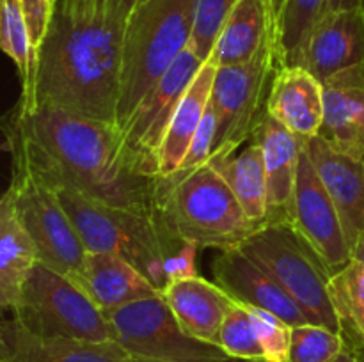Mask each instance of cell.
Here are the masks:
<instances>
[{
	"label": "cell",
	"instance_id": "1",
	"mask_svg": "<svg viewBox=\"0 0 364 362\" xmlns=\"http://www.w3.org/2000/svg\"><path fill=\"white\" fill-rule=\"evenodd\" d=\"M13 162L50 187H68L103 204L155 215L156 177L137 170L117 124L59 110L14 106L4 124Z\"/></svg>",
	"mask_w": 364,
	"mask_h": 362
},
{
	"label": "cell",
	"instance_id": "2",
	"mask_svg": "<svg viewBox=\"0 0 364 362\" xmlns=\"http://www.w3.org/2000/svg\"><path fill=\"white\" fill-rule=\"evenodd\" d=\"M124 27L107 7L55 0L31 98L20 99L18 109L43 106L117 124Z\"/></svg>",
	"mask_w": 364,
	"mask_h": 362
},
{
	"label": "cell",
	"instance_id": "3",
	"mask_svg": "<svg viewBox=\"0 0 364 362\" xmlns=\"http://www.w3.org/2000/svg\"><path fill=\"white\" fill-rule=\"evenodd\" d=\"M155 215L174 241L194 243L199 248L240 247L259 229L210 163L188 172L156 177Z\"/></svg>",
	"mask_w": 364,
	"mask_h": 362
},
{
	"label": "cell",
	"instance_id": "4",
	"mask_svg": "<svg viewBox=\"0 0 364 362\" xmlns=\"http://www.w3.org/2000/svg\"><path fill=\"white\" fill-rule=\"evenodd\" d=\"M198 0H142L127 20L117 126H123L139 103L171 64L188 48Z\"/></svg>",
	"mask_w": 364,
	"mask_h": 362
},
{
	"label": "cell",
	"instance_id": "5",
	"mask_svg": "<svg viewBox=\"0 0 364 362\" xmlns=\"http://www.w3.org/2000/svg\"><path fill=\"white\" fill-rule=\"evenodd\" d=\"M52 188L85 251L121 256L137 266L160 291L166 290L167 259L183 241H174L160 226L156 215L103 204L73 188Z\"/></svg>",
	"mask_w": 364,
	"mask_h": 362
},
{
	"label": "cell",
	"instance_id": "6",
	"mask_svg": "<svg viewBox=\"0 0 364 362\" xmlns=\"http://www.w3.org/2000/svg\"><path fill=\"white\" fill-rule=\"evenodd\" d=\"M238 248L276 279L297 302L309 323L343 334L329 295L334 272L290 224H265Z\"/></svg>",
	"mask_w": 364,
	"mask_h": 362
},
{
	"label": "cell",
	"instance_id": "7",
	"mask_svg": "<svg viewBox=\"0 0 364 362\" xmlns=\"http://www.w3.org/2000/svg\"><path fill=\"white\" fill-rule=\"evenodd\" d=\"M13 318L45 339L116 343L105 312L73 280L43 263L28 275Z\"/></svg>",
	"mask_w": 364,
	"mask_h": 362
},
{
	"label": "cell",
	"instance_id": "8",
	"mask_svg": "<svg viewBox=\"0 0 364 362\" xmlns=\"http://www.w3.org/2000/svg\"><path fill=\"white\" fill-rule=\"evenodd\" d=\"M7 192L21 226L38 248L39 263L73 280L87 251L55 190L23 163L13 162V177Z\"/></svg>",
	"mask_w": 364,
	"mask_h": 362
},
{
	"label": "cell",
	"instance_id": "9",
	"mask_svg": "<svg viewBox=\"0 0 364 362\" xmlns=\"http://www.w3.org/2000/svg\"><path fill=\"white\" fill-rule=\"evenodd\" d=\"M276 70L274 41L249 62L217 67L210 98L219 121L212 158L231 156L244 142L251 141L265 112L263 103H267L265 96L272 85L270 75Z\"/></svg>",
	"mask_w": 364,
	"mask_h": 362
},
{
	"label": "cell",
	"instance_id": "10",
	"mask_svg": "<svg viewBox=\"0 0 364 362\" xmlns=\"http://www.w3.org/2000/svg\"><path fill=\"white\" fill-rule=\"evenodd\" d=\"M105 314L116 343L134 358L176 362L230 357L217 344L188 336L176 322L164 295L123 305Z\"/></svg>",
	"mask_w": 364,
	"mask_h": 362
},
{
	"label": "cell",
	"instance_id": "11",
	"mask_svg": "<svg viewBox=\"0 0 364 362\" xmlns=\"http://www.w3.org/2000/svg\"><path fill=\"white\" fill-rule=\"evenodd\" d=\"M201 66L203 60L191 48H185L119 128L130 160L146 176L156 177L160 144Z\"/></svg>",
	"mask_w": 364,
	"mask_h": 362
},
{
	"label": "cell",
	"instance_id": "12",
	"mask_svg": "<svg viewBox=\"0 0 364 362\" xmlns=\"http://www.w3.org/2000/svg\"><path fill=\"white\" fill-rule=\"evenodd\" d=\"M288 224L308 241L333 272L352 261V248L345 236L338 209L313 165L306 142L299 158Z\"/></svg>",
	"mask_w": 364,
	"mask_h": 362
},
{
	"label": "cell",
	"instance_id": "13",
	"mask_svg": "<svg viewBox=\"0 0 364 362\" xmlns=\"http://www.w3.org/2000/svg\"><path fill=\"white\" fill-rule=\"evenodd\" d=\"M359 64H364V6L329 11L313 28L297 66L326 82Z\"/></svg>",
	"mask_w": 364,
	"mask_h": 362
},
{
	"label": "cell",
	"instance_id": "14",
	"mask_svg": "<svg viewBox=\"0 0 364 362\" xmlns=\"http://www.w3.org/2000/svg\"><path fill=\"white\" fill-rule=\"evenodd\" d=\"M323 123L318 137L334 151L364 162V64L322 82Z\"/></svg>",
	"mask_w": 364,
	"mask_h": 362
},
{
	"label": "cell",
	"instance_id": "15",
	"mask_svg": "<svg viewBox=\"0 0 364 362\" xmlns=\"http://www.w3.org/2000/svg\"><path fill=\"white\" fill-rule=\"evenodd\" d=\"M212 268L219 286L235 300L265 309L279 316L290 327L309 323L297 302L276 283L274 277H270L238 247L220 251V254L213 259Z\"/></svg>",
	"mask_w": 364,
	"mask_h": 362
},
{
	"label": "cell",
	"instance_id": "16",
	"mask_svg": "<svg viewBox=\"0 0 364 362\" xmlns=\"http://www.w3.org/2000/svg\"><path fill=\"white\" fill-rule=\"evenodd\" d=\"M73 283L103 312L162 295L137 266L112 252H85L82 268Z\"/></svg>",
	"mask_w": 364,
	"mask_h": 362
},
{
	"label": "cell",
	"instance_id": "17",
	"mask_svg": "<svg viewBox=\"0 0 364 362\" xmlns=\"http://www.w3.org/2000/svg\"><path fill=\"white\" fill-rule=\"evenodd\" d=\"M265 110L302 142L318 137L323 123V85L299 66L277 67Z\"/></svg>",
	"mask_w": 364,
	"mask_h": 362
},
{
	"label": "cell",
	"instance_id": "18",
	"mask_svg": "<svg viewBox=\"0 0 364 362\" xmlns=\"http://www.w3.org/2000/svg\"><path fill=\"white\" fill-rule=\"evenodd\" d=\"M311 162L333 197L348 245L364 234V162L334 151L320 137L306 142Z\"/></svg>",
	"mask_w": 364,
	"mask_h": 362
},
{
	"label": "cell",
	"instance_id": "19",
	"mask_svg": "<svg viewBox=\"0 0 364 362\" xmlns=\"http://www.w3.org/2000/svg\"><path fill=\"white\" fill-rule=\"evenodd\" d=\"M0 362H130V355L117 343L45 339L13 318L0 330Z\"/></svg>",
	"mask_w": 364,
	"mask_h": 362
},
{
	"label": "cell",
	"instance_id": "20",
	"mask_svg": "<svg viewBox=\"0 0 364 362\" xmlns=\"http://www.w3.org/2000/svg\"><path fill=\"white\" fill-rule=\"evenodd\" d=\"M252 138L262 146L263 160H265L269 222H288L295 180H297L299 158L304 142L291 133L284 124L274 119L267 110L259 117Z\"/></svg>",
	"mask_w": 364,
	"mask_h": 362
},
{
	"label": "cell",
	"instance_id": "21",
	"mask_svg": "<svg viewBox=\"0 0 364 362\" xmlns=\"http://www.w3.org/2000/svg\"><path fill=\"white\" fill-rule=\"evenodd\" d=\"M162 295L188 336L219 346L224 318L235 300L226 290L198 275L169 283Z\"/></svg>",
	"mask_w": 364,
	"mask_h": 362
},
{
	"label": "cell",
	"instance_id": "22",
	"mask_svg": "<svg viewBox=\"0 0 364 362\" xmlns=\"http://www.w3.org/2000/svg\"><path fill=\"white\" fill-rule=\"evenodd\" d=\"M272 41L276 43V18L270 0H238L217 35L208 60L215 67L249 62Z\"/></svg>",
	"mask_w": 364,
	"mask_h": 362
},
{
	"label": "cell",
	"instance_id": "23",
	"mask_svg": "<svg viewBox=\"0 0 364 362\" xmlns=\"http://www.w3.org/2000/svg\"><path fill=\"white\" fill-rule=\"evenodd\" d=\"M215 73L217 67L210 60L203 62L201 70L181 98L156 155V177H169L180 169L210 105Z\"/></svg>",
	"mask_w": 364,
	"mask_h": 362
},
{
	"label": "cell",
	"instance_id": "24",
	"mask_svg": "<svg viewBox=\"0 0 364 362\" xmlns=\"http://www.w3.org/2000/svg\"><path fill=\"white\" fill-rule=\"evenodd\" d=\"M39 263L38 248L14 212L9 192L0 201V307L13 311L28 275Z\"/></svg>",
	"mask_w": 364,
	"mask_h": 362
},
{
	"label": "cell",
	"instance_id": "25",
	"mask_svg": "<svg viewBox=\"0 0 364 362\" xmlns=\"http://www.w3.org/2000/svg\"><path fill=\"white\" fill-rule=\"evenodd\" d=\"M208 163L226 181L247 219L256 226H265L269 222V187L262 146L251 138L238 155L212 158Z\"/></svg>",
	"mask_w": 364,
	"mask_h": 362
},
{
	"label": "cell",
	"instance_id": "26",
	"mask_svg": "<svg viewBox=\"0 0 364 362\" xmlns=\"http://www.w3.org/2000/svg\"><path fill=\"white\" fill-rule=\"evenodd\" d=\"M331 0H287L276 23L277 67L297 66L308 38L331 11Z\"/></svg>",
	"mask_w": 364,
	"mask_h": 362
},
{
	"label": "cell",
	"instance_id": "27",
	"mask_svg": "<svg viewBox=\"0 0 364 362\" xmlns=\"http://www.w3.org/2000/svg\"><path fill=\"white\" fill-rule=\"evenodd\" d=\"M0 46L13 60L21 80V98L28 99L36 77V50L32 46L27 18L21 0H2V34Z\"/></svg>",
	"mask_w": 364,
	"mask_h": 362
},
{
	"label": "cell",
	"instance_id": "28",
	"mask_svg": "<svg viewBox=\"0 0 364 362\" xmlns=\"http://www.w3.org/2000/svg\"><path fill=\"white\" fill-rule=\"evenodd\" d=\"M329 295L343 334L350 332L364 344V265L358 259L333 273L329 280Z\"/></svg>",
	"mask_w": 364,
	"mask_h": 362
},
{
	"label": "cell",
	"instance_id": "29",
	"mask_svg": "<svg viewBox=\"0 0 364 362\" xmlns=\"http://www.w3.org/2000/svg\"><path fill=\"white\" fill-rule=\"evenodd\" d=\"M347 346L345 334L306 323L291 327L290 351L284 362H333Z\"/></svg>",
	"mask_w": 364,
	"mask_h": 362
},
{
	"label": "cell",
	"instance_id": "30",
	"mask_svg": "<svg viewBox=\"0 0 364 362\" xmlns=\"http://www.w3.org/2000/svg\"><path fill=\"white\" fill-rule=\"evenodd\" d=\"M219 346L230 357L249 362H265L247 304L233 300L220 329Z\"/></svg>",
	"mask_w": 364,
	"mask_h": 362
},
{
	"label": "cell",
	"instance_id": "31",
	"mask_svg": "<svg viewBox=\"0 0 364 362\" xmlns=\"http://www.w3.org/2000/svg\"><path fill=\"white\" fill-rule=\"evenodd\" d=\"M238 0H198L196 25L188 48L206 62L212 53L220 28Z\"/></svg>",
	"mask_w": 364,
	"mask_h": 362
},
{
	"label": "cell",
	"instance_id": "32",
	"mask_svg": "<svg viewBox=\"0 0 364 362\" xmlns=\"http://www.w3.org/2000/svg\"><path fill=\"white\" fill-rule=\"evenodd\" d=\"M265 362H284L290 351L291 327L265 309L247 305Z\"/></svg>",
	"mask_w": 364,
	"mask_h": 362
},
{
	"label": "cell",
	"instance_id": "33",
	"mask_svg": "<svg viewBox=\"0 0 364 362\" xmlns=\"http://www.w3.org/2000/svg\"><path fill=\"white\" fill-rule=\"evenodd\" d=\"M217 128H219V121H217V112L213 109L212 102H210L208 109H206L205 117H203L201 124L198 128V133L192 138V144L188 148L187 156L181 162L180 169L176 172H188V170L199 169V167L206 165L212 160L213 146H215L217 138ZM173 176V174H171Z\"/></svg>",
	"mask_w": 364,
	"mask_h": 362
},
{
	"label": "cell",
	"instance_id": "34",
	"mask_svg": "<svg viewBox=\"0 0 364 362\" xmlns=\"http://www.w3.org/2000/svg\"><path fill=\"white\" fill-rule=\"evenodd\" d=\"M21 4H23L32 46H34L36 59H38V50L39 46H41L43 38H45L50 20H52L53 4H55V0H21Z\"/></svg>",
	"mask_w": 364,
	"mask_h": 362
},
{
	"label": "cell",
	"instance_id": "35",
	"mask_svg": "<svg viewBox=\"0 0 364 362\" xmlns=\"http://www.w3.org/2000/svg\"><path fill=\"white\" fill-rule=\"evenodd\" d=\"M198 245L185 243V241L174 251V254L167 259L166 265L167 284L174 283V280L187 279V277H198V272H196V256H198Z\"/></svg>",
	"mask_w": 364,
	"mask_h": 362
},
{
	"label": "cell",
	"instance_id": "36",
	"mask_svg": "<svg viewBox=\"0 0 364 362\" xmlns=\"http://www.w3.org/2000/svg\"><path fill=\"white\" fill-rule=\"evenodd\" d=\"M141 2L142 0H107V9H109L114 16L127 21L128 16L132 14V11H134Z\"/></svg>",
	"mask_w": 364,
	"mask_h": 362
},
{
	"label": "cell",
	"instance_id": "37",
	"mask_svg": "<svg viewBox=\"0 0 364 362\" xmlns=\"http://www.w3.org/2000/svg\"><path fill=\"white\" fill-rule=\"evenodd\" d=\"M364 0H331L329 7L331 11H343V9H354V7H363Z\"/></svg>",
	"mask_w": 364,
	"mask_h": 362
},
{
	"label": "cell",
	"instance_id": "38",
	"mask_svg": "<svg viewBox=\"0 0 364 362\" xmlns=\"http://www.w3.org/2000/svg\"><path fill=\"white\" fill-rule=\"evenodd\" d=\"M130 362H169V361H149V358H134L130 357ZM176 362H249L242 358L226 357V358H205V361H176Z\"/></svg>",
	"mask_w": 364,
	"mask_h": 362
},
{
	"label": "cell",
	"instance_id": "39",
	"mask_svg": "<svg viewBox=\"0 0 364 362\" xmlns=\"http://www.w3.org/2000/svg\"><path fill=\"white\" fill-rule=\"evenodd\" d=\"M333 362H361V361H359V357H358V353L354 351V348L347 346L343 350V353H341L340 357H338L336 361H333Z\"/></svg>",
	"mask_w": 364,
	"mask_h": 362
},
{
	"label": "cell",
	"instance_id": "40",
	"mask_svg": "<svg viewBox=\"0 0 364 362\" xmlns=\"http://www.w3.org/2000/svg\"><path fill=\"white\" fill-rule=\"evenodd\" d=\"M352 259H358L359 263H363L364 265V234H361L358 243H355L354 248H352Z\"/></svg>",
	"mask_w": 364,
	"mask_h": 362
},
{
	"label": "cell",
	"instance_id": "41",
	"mask_svg": "<svg viewBox=\"0 0 364 362\" xmlns=\"http://www.w3.org/2000/svg\"><path fill=\"white\" fill-rule=\"evenodd\" d=\"M70 2L80 4V6H89V7H107V0H70Z\"/></svg>",
	"mask_w": 364,
	"mask_h": 362
},
{
	"label": "cell",
	"instance_id": "42",
	"mask_svg": "<svg viewBox=\"0 0 364 362\" xmlns=\"http://www.w3.org/2000/svg\"><path fill=\"white\" fill-rule=\"evenodd\" d=\"M284 2H287V0H270V4H272L274 18H276V23H277V18H279L281 11H283V7H284Z\"/></svg>",
	"mask_w": 364,
	"mask_h": 362
}]
</instances>
